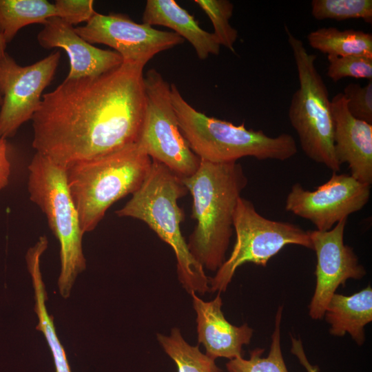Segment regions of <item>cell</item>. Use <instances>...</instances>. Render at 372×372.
Wrapping results in <instances>:
<instances>
[{"instance_id":"cell-30","label":"cell","mask_w":372,"mask_h":372,"mask_svg":"<svg viewBox=\"0 0 372 372\" xmlns=\"http://www.w3.org/2000/svg\"><path fill=\"white\" fill-rule=\"evenodd\" d=\"M297 357L299 358L300 362L304 366V367L307 369L308 372H317L318 369H316L314 366H311L309 362L307 361L306 356L304 355V353L303 351L299 353L297 355Z\"/></svg>"},{"instance_id":"cell-26","label":"cell","mask_w":372,"mask_h":372,"mask_svg":"<svg viewBox=\"0 0 372 372\" xmlns=\"http://www.w3.org/2000/svg\"><path fill=\"white\" fill-rule=\"evenodd\" d=\"M327 75L334 82L345 77L372 80V57L359 55H327Z\"/></svg>"},{"instance_id":"cell-16","label":"cell","mask_w":372,"mask_h":372,"mask_svg":"<svg viewBox=\"0 0 372 372\" xmlns=\"http://www.w3.org/2000/svg\"><path fill=\"white\" fill-rule=\"evenodd\" d=\"M221 293L208 302L192 293L193 307L196 313L198 341L205 347L209 357L229 360L242 357V347L249 344L254 330L247 324L240 327L229 323L221 307Z\"/></svg>"},{"instance_id":"cell-19","label":"cell","mask_w":372,"mask_h":372,"mask_svg":"<svg viewBox=\"0 0 372 372\" xmlns=\"http://www.w3.org/2000/svg\"><path fill=\"white\" fill-rule=\"evenodd\" d=\"M307 39L312 48L327 55L372 57V34L362 30L321 28L309 32Z\"/></svg>"},{"instance_id":"cell-29","label":"cell","mask_w":372,"mask_h":372,"mask_svg":"<svg viewBox=\"0 0 372 372\" xmlns=\"http://www.w3.org/2000/svg\"><path fill=\"white\" fill-rule=\"evenodd\" d=\"M10 163L7 155L6 139L0 138V190L9 183Z\"/></svg>"},{"instance_id":"cell-12","label":"cell","mask_w":372,"mask_h":372,"mask_svg":"<svg viewBox=\"0 0 372 372\" xmlns=\"http://www.w3.org/2000/svg\"><path fill=\"white\" fill-rule=\"evenodd\" d=\"M370 187L350 174L333 172L313 191L305 189L298 183L293 185L286 198L285 209L311 221L316 230L328 231L366 205Z\"/></svg>"},{"instance_id":"cell-9","label":"cell","mask_w":372,"mask_h":372,"mask_svg":"<svg viewBox=\"0 0 372 372\" xmlns=\"http://www.w3.org/2000/svg\"><path fill=\"white\" fill-rule=\"evenodd\" d=\"M145 110L137 145L181 179L192 176L200 159L189 148L174 112L170 85L155 69L144 76Z\"/></svg>"},{"instance_id":"cell-15","label":"cell","mask_w":372,"mask_h":372,"mask_svg":"<svg viewBox=\"0 0 372 372\" xmlns=\"http://www.w3.org/2000/svg\"><path fill=\"white\" fill-rule=\"evenodd\" d=\"M333 120V145L341 165L347 163L351 176L358 181L372 183V125L353 117L342 93L331 101Z\"/></svg>"},{"instance_id":"cell-31","label":"cell","mask_w":372,"mask_h":372,"mask_svg":"<svg viewBox=\"0 0 372 372\" xmlns=\"http://www.w3.org/2000/svg\"><path fill=\"white\" fill-rule=\"evenodd\" d=\"M6 42L0 32V56L6 53Z\"/></svg>"},{"instance_id":"cell-24","label":"cell","mask_w":372,"mask_h":372,"mask_svg":"<svg viewBox=\"0 0 372 372\" xmlns=\"http://www.w3.org/2000/svg\"><path fill=\"white\" fill-rule=\"evenodd\" d=\"M311 14L316 20L362 19L372 23L371 0H313Z\"/></svg>"},{"instance_id":"cell-7","label":"cell","mask_w":372,"mask_h":372,"mask_svg":"<svg viewBox=\"0 0 372 372\" xmlns=\"http://www.w3.org/2000/svg\"><path fill=\"white\" fill-rule=\"evenodd\" d=\"M297 68L299 87L293 93L289 119L306 156L333 172L340 170L334 152L333 120L328 90L316 67V55L285 26Z\"/></svg>"},{"instance_id":"cell-6","label":"cell","mask_w":372,"mask_h":372,"mask_svg":"<svg viewBox=\"0 0 372 372\" xmlns=\"http://www.w3.org/2000/svg\"><path fill=\"white\" fill-rule=\"evenodd\" d=\"M30 199L45 215L49 227L60 245L61 271L58 287L69 297L77 276L86 267L83 252L84 233L71 197L65 168L36 152L28 167Z\"/></svg>"},{"instance_id":"cell-21","label":"cell","mask_w":372,"mask_h":372,"mask_svg":"<svg viewBox=\"0 0 372 372\" xmlns=\"http://www.w3.org/2000/svg\"><path fill=\"white\" fill-rule=\"evenodd\" d=\"M165 352L174 361L178 372H220L215 360L203 353L198 346L189 344L180 331L174 328L169 335L157 334Z\"/></svg>"},{"instance_id":"cell-23","label":"cell","mask_w":372,"mask_h":372,"mask_svg":"<svg viewBox=\"0 0 372 372\" xmlns=\"http://www.w3.org/2000/svg\"><path fill=\"white\" fill-rule=\"evenodd\" d=\"M34 293V311L38 317L37 329L41 331L50 349L53 356L56 372H71L66 355L56 333L53 318L47 310L48 298L45 285L41 276L32 278Z\"/></svg>"},{"instance_id":"cell-32","label":"cell","mask_w":372,"mask_h":372,"mask_svg":"<svg viewBox=\"0 0 372 372\" xmlns=\"http://www.w3.org/2000/svg\"><path fill=\"white\" fill-rule=\"evenodd\" d=\"M1 103H2V99H1V96H0V107L1 105Z\"/></svg>"},{"instance_id":"cell-11","label":"cell","mask_w":372,"mask_h":372,"mask_svg":"<svg viewBox=\"0 0 372 372\" xmlns=\"http://www.w3.org/2000/svg\"><path fill=\"white\" fill-rule=\"evenodd\" d=\"M87 42L104 44L114 49L123 62L144 68L156 54L182 43L174 32L163 31L138 23L121 13L96 14L85 25L74 28Z\"/></svg>"},{"instance_id":"cell-5","label":"cell","mask_w":372,"mask_h":372,"mask_svg":"<svg viewBox=\"0 0 372 372\" xmlns=\"http://www.w3.org/2000/svg\"><path fill=\"white\" fill-rule=\"evenodd\" d=\"M152 162L135 144L65 168L68 187L84 234L96 228L112 205L141 187Z\"/></svg>"},{"instance_id":"cell-27","label":"cell","mask_w":372,"mask_h":372,"mask_svg":"<svg viewBox=\"0 0 372 372\" xmlns=\"http://www.w3.org/2000/svg\"><path fill=\"white\" fill-rule=\"evenodd\" d=\"M350 114L372 125V80L364 86L349 83L342 92Z\"/></svg>"},{"instance_id":"cell-2","label":"cell","mask_w":372,"mask_h":372,"mask_svg":"<svg viewBox=\"0 0 372 372\" xmlns=\"http://www.w3.org/2000/svg\"><path fill=\"white\" fill-rule=\"evenodd\" d=\"M182 181L192 196L191 216L196 221L188 248L204 269L217 271L225 260L234 211L247 178L237 162L200 160L197 171Z\"/></svg>"},{"instance_id":"cell-25","label":"cell","mask_w":372,"mask_h":372,"mask_svg":"<svg viewBox=\"0 0 372 372\" xmlns=\"http://www.w3.org/2000/svg\"><path fill=\"white\" fill-rule=\"evenodd\" d=\"M194 2L210 19L214 29L213 34L220 45L234 52L238 32L229 23L234 10L232 3L227 0H195Z\"/></svg>"},{"instance_id":"cell-13","label":"cell","mask_w":372,"mask_h":372,"mask_svg":"<svg viewBox=\"0 0 372 372\" xmlns=\"http://www.w3.org/2000/svg\"><path fill=\"white\" fill-rule=\"evenodd\" d=\"M347 218L328 231H308L317 256L316 286L309 305V315L321 320L327 306L340 285L349 278L360 280L366 275L352 247L344 243Z\"/></svg>"},{"instance_id":"cell-22","label":"cell","mask_w":372,"mask_h":372,"mask_svg":"<svg viewBox=\"0 0 372 372\" xmlns=\"http://www.w3.org/2000/svg\"><path fill=\"white\" fill-rule=\"evenodd\" d=\"M282 307H279L275 318L274 330L271 335L270 350L267 357L262 358L263 349L257 348L250 352L248 360L238 358L230 360L226 367L229 372H288L280 345V325Z\"/></svg>"},{"instance_id":"cell-4","label":"cell","mask_w":372,"mask_h":372,"mask_svg":"<svg viewBox=\"0 0 372 372\" xmlns=\"http://www.w3.org/2000/svg\"><path fill=\"white\" fill-rule=\"evenodd\" d=\"M170 95L180 132L200 160L225 163L251 156L286 161L298 152L296 141L289 134L271 137L262 130L247 129L244 123L236 125L208 116L191 106L174 84L170 85Z\"/></svg>"},{"instance_id":"cell-8","label":"cell","mask_w":372,"mask_h":372,"mask_svg":"<svg viewBox=\"0 0 372 372\" xmlns=\"http://www.w3.org/2000/svg\"><path fill=\"white\" fill-rule=\"evenodd\" d=\"M233 227L236 235L233 250L215 276L209 278V291L225 292L240 266L251 262L266 267L287 245L313 249L308 231L293 223L262 216L250 200L242 196L234 211Z\"/></svg>"},{"instance_id":"cell-10","label":"cell","mask_w":372,"mask_h":372,"mask_svg":"<svg viewBox=\"0 0 372 372\" xmlns=\"http://www.w3.org/2000/svg\"><path fill=\"white\" fill-rule=\"evenodd\" d=\"M61 53L54 51L27 66L6 52L0 56V138L12 137L39 110L42 93L52 81Z\"/></svg>"},{"instance_id":"cell-18","label":"cell","mask_w":372,"mask_h":372,"mask_svg":"<svg viewBox=\"0 0 372 372\" xmlns=\"http://www.w3.org/2000/svg\"><path fill=\"white\" fill-rule=\"evenodd\" d=\"M324 317L330 324L329 333L334 336L349 333L358 345L365 341L364 327L372 321V288H366L351 295L335 293L325 309Z\"/></svg>"},{"instance_id":"cell-1","label":"cell","mask_w":372,"mask_h":372,"mask_svg":"<svg viewBox=\"0 0 372 372\" xmlns=\"http://www.w3.org/2000/svg\"><path fill=\"white\" fill-rule=\"evenodd\" d=\"M143 68L125 63L102 74L65 79L42 96L32 147L64 168L137 144L145 110Z\"/></svg>"},{"instance_id":"cell-3","label":"cell","mask_w":372,"mask_h":372,"mask_svg":"<svg viewBox=\"0 0 372 372\" xmlns=\"http://www.w3.org/2000/svg\"><path fill=\"white\" fill-rule=\"evenodd\" d=\"M150 171L141 187L120 209L119 217L144 222L173 249L178 280L188 293L209 291V278L190 253L180 229L184 214L178 200L187 193L182 179L162 163L152 160Z\"/></svg>"},{"instance_id":"cell-17","label":"cell","mask_w":372,"mask_h":372,"mask_svg":"<svg viewBox=\"0 0 372 372\" xmlns=\"http://www.w3.org/2000/svg\"><path fill=\"white\" fill-rule=\"evenodd\" d=\"M142 21L151 26L158 25L173 30L192 45L201 60L220 52L221 45L215 35L203 30L194 17L174 0L147 1Z\"/></svg>"},{"instance_id":"cell-28","label":"cell","mask_w":372,"mask_h":372,"mask_svg":"<svg viewBox=\"0 0 372 372\" xmlns=\"http://www.w3.org/2000/svg\"><path fill=\"white\" fill-rule=\"evenodd\" d=\"M54 4L56 17L72 26L87 23L96 14L92 0H56Z\"/></svg>"},{"instance_id":"cell-20","label":"cell","mask_w":372,"mask_h":372,"mask_svg":"<svg viewBox=\"0 0 372 372\" xmlns=\"http://www.w3.org/2000/svg\"><path fill=\"white\" fill-rule=\"evenodd\" d=\"M55 17L54 4L46 0H0V32L6 43L22 28L34 23L43 25Z\"/></svg>"},{"instance_id":"cell-14","label":"cell","mask_w":372,"mask_h":372,"mask_svg":"<svg viewBox=\"0 0 372 372\" xmlns=\"http://www.w3.org/2000/svg\"><path fill=\"white\" fill-rule=\"evenodd\" d=\"M43 25L37 37L38 43L45 49L59 48L65 51L70 61L66 79L98 76L123 63L118 53L94 46L59 17L48 19Z\"/></svg>"}]
</instances>
